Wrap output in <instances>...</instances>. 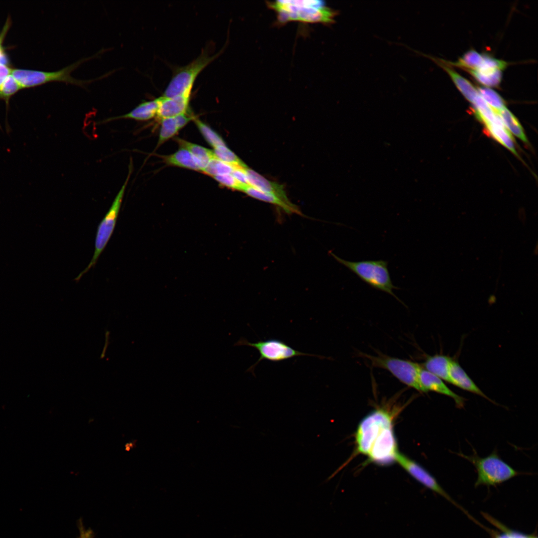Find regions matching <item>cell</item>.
I'll use <instances>...</instances> for the list:
<instances>
[{
    "label": "cell",
    "mask_w": 538,
    "mask_h": 538,
    "mask_svg": "<svg viewBox=\"0 0 538 538\" xmlns=\"http://www.w3.org/2000/svg\"><path fill=\"white\" fill-rule=\"evenodd\" d=\"M267 5L276 12L280 23L298 21L331 24L338 14L321 0H276L268 1Z\"/></svg>",
    "instance_id": "obj_1"
},
{
    "label": "cell",
    "mask_w": 538,
    "mask_h": 538,
    "mask_svg": "<svg viewBox=\"0 0 538 538\" xmlns=\"http://www.w3.org/2000/svg\"><path fill=\"white\" fill-rule=\"evenodd\" d=\"M103 51L104 49L91 56L81 58L57 71L46 72L28 69H11L10 74L14 77L21 88L34 87L53 81L63 82L84 87L88 83L96 79L103 78L110 73H107L105 75H102L96 79L88 80L75 78L71 75V73L82 63L99 56Z\"/></svg>",
    "instance_id": "obj_2"
},
{
    "label": "cell",
    "mask_w": 538,
    "mask_h": 538,
    "mask_svg": "<svg viewBox=\"0 0 538 538\" xmlns=\"http://www.w3.org/2000/svg\"><path fill=\"white\" fill-rule=\"evenodd\" d=\"M330 255L371 287L387 293L403 302L393 291L394 289L400 288L393 283L388 261L379 260L353 262L342 259L332 252Z\"/></svg>",
    "instance_id": "obj_3"
},
{
    "label": "cell",
    "mask_w": 538,
    "mask_h": 538,
    "mask_svg": "<svg viewBox=\"0 0 538 538\" xmlns=\"http://www.w3.org/2000/svg\"><path fill=\"white\" fill-rule=\"evenodd\" d=\"M212 54L207 46L199 55L191 62L176 68L165 88L163 96L171 97L183 96L190 97L194 82L199 73L222 52Z\"/></svg>",
    "instance_id": "obj_4"
},
{
    "label": "cell",
    "mask_w": 538,
    "mask_h": 538,
    "mask_svg": "<svg viewBox=\"0 0 538 538\" xmlns=\"http://www.w3.org/2000/svg\"><path fill=\"white\" fill-rule=\"evenodd\" d=\"M457 454L475 466L477 473L475 486L496 485L519 475V472L504 461L496 451L485 457H480L476 453L471 456L462 453Z\"/></svg>",
    "instance_id": "obj_5"
},
{
    "label": "cell",
    "mask_w": 538,
    "mask_h": 538,
    "mask_svg": "<svg viewBox=\"0 0 538 538\" xmlns=\"http://www.w3.org/2000/svg\"><path fill=\"white\" fill-rule=\"evenodd\" d=\"M132 163L129 166V172L124 183L117 194L112 204L99 224L96 233L95 250L93 257L86 268L76 278L79 280L97 263L99 257L106 248L114 231L122 206L126 187L132 171Z\"/></svg>",
    "instance_id": "obj_6"
},
{
    "label": "cell",
    "mask_w": 538,
    "mask_h": 538,
    "mask_svg": "<svg viewBox=\"0 0 538 538\" xmlns=\"http://www.w3.org/2000/svg\"><path fill=\"white\" fill-rule=\"evenodd\" d=\"M360 355L368 359L372 366L387 370L402 383L424 393L419 381L422 367L418 363L383 354L373 356L362 353Z\"/></svg>",
    "instance_id": "obj_7"
},
{
    "label": "cell",
    "mask_w": 538,
    "mask_h": 538,
    "mask_svg": "<svg viewBox=\"0 0 538 538\" xmlns=\"http://www.w3.org/2000/svg\"><path fill=\"white\" fill-rule=\"evenodd\" d=\"M393 426V417L388 411L379 409L371 412L360 422L356 433L358 453L368 455L376 438L385 428Z\"/></svg>",
    "instance_id": "obj_8"
},
{
    "label": "cell",
    "mask_w": 538,
    "mask_h": 538,
    "mask_svg": "<svg viewBox=\"0 0 538 538\" xmlns=\"http://www.w3.org/2000/svg\"><path fill=\"white\" fill-rule=\"evenodd\" d=\"M234 346H250L258 351L260 355V358L247 371L252 373L253 375H255V367L261 361L264 360L277 362L297 356H313L321 359L325 358L323 356L305 353L295 350L283 341L276 339H269L251 343L244 338H241L234 344Z\"/></svg>",
    "instance_id": "obj_9"
},
{
    "label": "cell",
    "mask_w": 538,
    "mask_h": 538,
    "mask_svg": "<svg viewBox=\"0 0 538 538\" xmlns=\"http://www.w3.org/2000/svg\"><path fill=\"white\" fill-rule=\"evenodd\" d=\"M393 426L384 429L375 440L368 454L370 460L378 464L389 465L396 461L398 453Z\"/></svg>",
    "instance_id": "obj_10"
},
{
    "label": "cell",
    "mask_w": 538,
    "mask_h": 538,
    "mask_svg": "<svg viewBox=\"0 0 538 538\" xmlns=\"http://www.w3.org/2000/svg\"><path fill=\"white\" fill-rule=\"evenodd\" d=\"M396 461L424 486L458 506L438 484L435 478L419 464L400 452L396 455Z\"/></svg>",
    "instance_id": "obj_11"
},
{
    "label": "cell",
    "mask_w": 538,
    "mask_h": 538,
    "mask_svg": "<svg viewBox=\"0 0 538 538\" xmlns=\"http://www.w3.org/2000/svg\"><path fill=\"white\" fill-rule=\"evenodd\" d=\"M419 381L423 392H435L451 398L458 408L464 406L466 399L450 390L442 380L422 368L419 374Z\"/></svg>",
    "instance_id": "obj_12"
},
{
    "label": "cell",
    "mask_w": 538,
    "mask_h": 538,
    "mask_svg": "<svg viewBox=\"0 0 538 538\" xmlns=\"http://www.w3.org/2000/svg\"><path fill=\"white\" fill-rule=\"evenodd\" d=\"M190 99V97L183 96L171 97L162 96L159 97V105L157 117L161 120L186 113Z\"/></svg>",
    "instance_id": "obj_13"
},
{
    "label": "cell",
    "mask_w": 538,
    "mask_h": 538,
    "mask_svg": "<svg viewBox=\"0 0 538 538\" xmlns=\"http://www.w3.org/2000/svg\"><path fill=\"white\" fill-rule=\"evenodd\" d=\"M449 383L464 390L479 395L496 404L475 384L459 364L452 360L449 369Z\"/></svg>",
    "instance_id": "obj_14"
},
{
    "label": "cell",
    "mask_w": 538,
    "mask_h": 538,
    "mask_svg": "<svg viewBox=\"0 0 538 538\" xmlns=\"http://www.w3.org/2000/svg\"><path fill=\"white\" fill-rule=\"evenodd\" d=\"M249 184L262 191L271 193L282 200L290 202L282 185L270 181L248 167L245 168Z\"/></svg>",
    "instance_id": "obj_15"
},
{
    "label": "cell",
    "mask_w": 538,
    "mask_h": 538,
    "mask_svg": "<svg viewBox=\"0 0 538 538\" xmlns=\"http://www.w3.org/2000/svg\"><path fill=\"white\" fill-rule=\"evenodd\" d=\"M416 52L418 53H420L417 51ZM420 54L431 58L440 67L443 68L450 76L456 86L465 98L470 102L472 104L473 103L475 99L478 96V93L477 89L468 80L462 77L453 69L446 65L441 59H438L424 54H422V53Z\"/></svg>",
    "instance_id": "obj_16"
},
{
    "label": "cell",
    "mask_w": 538,
    "mask_h": 538,
    "mask_svg": "<svg viewBox=\"0 0 538 538\" xmlns=\"http://www.w3.org/2000/svg\"><path fill=\"white\" fill-rule=\"evenodd\" d=\"M159 105V97L152 100L144 101L138 104L130 112L120 116L110 118L106 121L108 122L123 119L147 121L157 115Z\"/></svg>",
    "instance_id": "obj_17"
},
{
    "label": "cell",
    "mask_w": 538,
    "mask_h": 538,
    "mask_svg": "<svg viewBox=\"0 0 538 538\" xmlns=\"http://www.w3.org/2000/svg\"><path fill=\"white\" fill-rule=\"evenodd\" d=\"M241 191L256 199L278 206L288 214H301L297 207L290 202H287L273 194L262 191L250 185L244 186Z\"/></svg>",
    "instance_id": "obj_18"
},
{
    "label": "cell",
    "mask_w": 538,
    "mask_h": 538,
    "mask_svg": "<svg viewBox=\"0 0 538 538\" xmlns=\"http://www.w3.org/2000/svg\"><path fill=\"white\" fill-rule=\"evenodd\" d=\"M452 360L443 355L428 356L423 364L424 369L441 380L449 383V369Z\"/></svg>",
    "instance_id": "obj_19"
},
{
    "label": "cell",
    "mask_w": 538,
    "mask_h": 538,
    "mask_svg": "<svg viewBox=\"0 0 538 538\" xmlns=\"http://www.w3.org/2000/svg\"><path fill=\"white\" fill-rule=\"evenodd\" d=\"M166 162L172 165L202 171L198 160L187 149L181 147L178 150L165 157Z\"/></svg>",
    "instance_id": "obj_20"
},
{
    "label": "cell",
    "mask_w": 538,
    "mask_h": 538,
    "mask_svg": "<svg viewBox=\"0 0 538 538\" xmlns=\"http://www.w3.org/2000/svg\"><path fill=\"white\" fill-rule=\"evenodd\" d=\"M177 141L181 147L189 150L198 160L203 168L202 171L210 161L215 157L212 150L181 139H178Z\"/></svg>",
    "instance_id": "obj_21"
},
{
    "label": "cell",
    "mask_w": 538,
    "mask_h": 538,
    "mask_svg": "<svg viewBox=\"0 0 538 538\" xmlns=\"http://www.w3.org/2000/svg\"><path fill=\"white\" fill-rule=\"evenodd\" d=\"M501 118L504 125L515 136L525 142L528 140L523 129L515 116L505 107L496 112Z\"/></svg>",
    "instance_id": "obj_22"
},
{
    "label": "cell",
    "mask_w": 538,
    "mask_h": 538,
    "mask_svg": "<svg viewBox=\"0 0 538 538\" xmlns=\"http://www.w3.org/2000/svg\"><path fill=\"white\" fill-rule=\"evenodd\" d=\"M470 73L481 84L497 87L501 82L502 72L500 69L469 70Z\"/></svg>",
    "instance_id": "obj_23"
},
{
    "label": "cell",
    "mask_w": 538,
    "mask_h": 538,
    "mask_svg": "<svg viewBox=\"0 0 538 538\" xmlns=\"http://www.w3.org/2000/svg\"><path fill=\"white\" fill-rule=\"evenodd\" d=\"M485 125L486 131L489 135L511 150L513 153L517 155L514 144L513 138L505 127L499 126L494 124Z\"/></svg>",
    "instance_id": "obj_24"
},
{
    "label": "cell",
    "mask_w": 538,
    "mask_h": 538,
    "mask_svg": "<svg viewBox=\"0 0 538 538\" xmlns=\"http://www.w3.org/2000/svg\"><path fill=\"white\" fill-rule=\"evenodd\" d=\"M483 60V54L471 49L465 52L456 62L449 63L454 66L468 69V70H476L481 68Z\"/></svg>",
    "instance_id": "obj_25"
},
{
    "label": "cell",
    "mask_w": 538,
    "mask_h": 538,
    "mask_svg": "<svg viewBox=\"0 0 538 538\" xmlns=\"http://www.w3.org/2000/svg\"><path fill=\"white\" fill-rule=\"evenodd\" d=\"M478 94L495 112L505 107V103L502 97L495 91L488 87H481L477 89Z\"/></svg>",
    "instance_id": "obj_26"
},
{
    "label": "cell",
    "mask_w": 538,
    "mask_h": 538,
    "mask_svg": "<svg viewBox=\"0 0 538 538\" xmlns=\"http://www.w3.org/2000/svg\"><path fill=\"white\" fill-rule=\"evenodd\" d=\"M195 123L206 140L214 148L226 145L223 138L208 126L200 120L194 119Z\"/></svg>",
    "instance_id": "obj_27"
},
{
    "label": "cell",
    "mask_w": 538,
    "mask_h": 538,
    "mask_svg": "<svg viewBox=\"0 0 538 538\" xmlns=\"http://www.w3.org/2000/svg\"><path fill=\"white\" fill-rule=\"evenodd\" d=\"M213 152L216 158L233 167H247V165L226 145L215 148Z\"/></svg>",
    "instance_id": "obj_28"
},
{
    "label": "cell",
    "mask_w": 538,
    "mask_h": 538,
    "mask_svg": "<svg viewBox=\"0 0 538 538\" xmlns=\"http://www.w3.org/2000/svg\"><path fill=\"white\" fill-rule=\"evenodd\" d=\"M234 167L216 158L212 159L202 171L204 173L213 177L231 174Z\"/></svg>",
    "instance_id": "obj_29"
},
{
    "label": "cell",
    "mask_w": 538,
    "mask_h": 538,
    "mask_svg": "<svg viewBox=\"0 0 538 538\" xmlns=\"http://www.w3.org/2000/svg\"><path fill=\"white\" fill-rule=\"evenodd\" d=\"M161 124L158 145L173 136L179 130L174 117L162 119Z\"/></svg>",
    "instance_id": "obj_30"
},
{
    "label": "cell",
    "mask_w": 538,
    "mask_h": 538,
    "mask_svg": "<svg viewBox=\"0 0 538 538\" xmlns=\"http://www.w3.org/2000/svg\"><path fill=\"white\" fill-rule=\"evenodd\" d=\"M20 89L18 82L9 74L0 87V99L4 100L7 105L10 97Z\"/></svg>",
    "instance_id": "obj_31"
},
{
    "label": "cell",
    "mask_w": 538,
    "mask_h": 538,
    "mask_svg": "<svg viewBox=\"0 0 538 538\" xmlns=\"http://www.w3.org/2000/svg\"><path fill=\"white\" fill-rule=\"evenodd\" d=\"M214 178L223 186L234 190L241 191L245 186L239 183L231 174L216 176Z\"/></svg>",
    "instance_id": "obj_32"
},
{
    "label": "cell",
    "mask_w": 538,
    "mask_h": 538,
    "mask_svg": "<svg viewBox=\"0 0 538 538\" xmlns=\"http://www.w3.org/2000/svg\"><path fill=\"white\" fill-rule=\"evenodd\" d=\"M247 167H234L233 170L231 173L236 180L243 185H249L245 171V168Z\"/></svg>",
    "instance_id": "obj_33"
},
{
    "label": "cell",
    "mask_w": 538,
    "mask_h": 538,
    "mask_svg": "<svg viewBox=\"0 0 538 538\" xmlns=\"http://www.w3.org/2000/svg\"><path fill=\"white\" fill-rule=\"evenodd\" d=\"M179 130L183 128L190 121L194 118L186 113L182 114L174 117Z\"/></svg>",
    "instance_id": "obj_34"
},
{
    "label": "cell",
    "mask_w": 538,
    "mask_h": 538,
    "mask_svg": "<svg viewBox=\"0 0 538 538\" xmlns=\"http://www.w3.org/2000/svg\"><path fill=\"white\" fill-rule=\"evenodd\" d=\"M497 538H536L515 532L507 531L499 536Z\"/></svg>",
    "instance_id": "obj_35"
},
{
    "label": "cell",
    "mask_w": 538,
    "mask_h": 538,
    "mask_svg": "<svg viewBox=\"0 0 538 538\" xmlns=\"http://www.w3.org/2000/svg\"><path fill=\"white\" fill-rule=\"evenodd\" d=\"M11 68L0 64V87L10 73Z\"/></svg>",
    "instance_id": "obj_36"
},
{
    "label": "cell",
    "mask_w": 538,
    "mask_h": 538,
    "mask_svg": "<svg viewBox=\"0 0 538 538\" xmlns=\"http://www.w3.org/2000/svg\"><path fill=\"white\" fill-rule=\"evenodd\" d=\"M91 533L81 530V535L79 538H91Z\"/></svg>",
    "instance_id": "obj_37"
}]
</instances>
